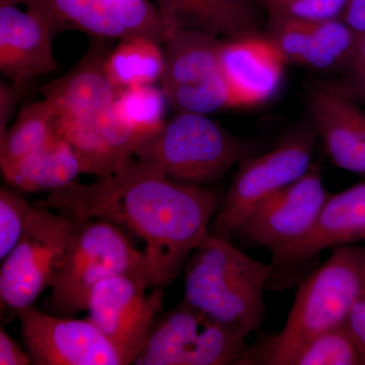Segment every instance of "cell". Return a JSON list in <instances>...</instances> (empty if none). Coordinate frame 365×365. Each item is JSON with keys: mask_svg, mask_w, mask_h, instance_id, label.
<instances>
[{"mask_svg": "<svg viewBox=\"0 0 365 365\" xmlns=\"http://www.w3.org/2000/svg\"><path fill=\"white\" fill-rule=\"evenodd\" d=\"M78 218L46 312L73 317L86 311L88 297L101 281L115 275L153 276L144 251L132 244L122 228L104 220Z\"/></svg>", "mask_w": 365, "mask_h": 365, "instance_id": "5", "label": "cell"}, {"mask_svg": "<svg viewBox=\"0 0 365 365\" xmlns=\"http://www.w3.org/2000/svg\"><path fill=\"white\" fill-rule=\"evenodd\" d=\"M223 197L215 189L173 181L153 165L129 158L111 176L72 182L33 205L104 220L145 242L153 287L169 285L208 234Z\"/></svg>", "mask_w": 365, "mask_h": 365, "instance_id": "1", "label": "cell"}, {"mask_svg": "<svg viewBox=\"0 0 365 365\" xmlns=\"http://www.w3.org/2000/svg\"><path fill=\"white\" fill-rule=\"evenodd\" d=\"M51 28L32 11L0 6V72L14 86L26 88L36 78L58 71L53 54Z\"/></svg>", "mask_w": 365, "mask_h": 365, "instance_id": "15", "label": "cell"}, {"mask_svg": "<svg viewBox=\"0 0 365 365\" xmlns=\"http://www.w3.org/2000/svg\"><path fill=\"white\" fill-rule=\"evenodd\" d=\"M361 357L348 327H336L306 343L288 365H359Z\"/></svg>", "mask_w": 365, "mask_h": 365, "instance_id": "26", "label": "cell"}, {"mask_svg": "<svg viewBox=\"0 0 365 365\" xmlns=\"http://www.w3.org/2000/svg\"><path fill=\"white\" fill-rule=\"evenodd\" d=\"M1 173L9 186L31 193H52L83 174L78 155L61 137Z\"/></svg>", "mask_w": 365, "mask_h": 365, "instance_id": "21", "label": "cell"}, {"mask_svg": "<svg viewBox=\"0 0 365 365\" xmlns=\"http://www.w3.org/2000/svg\"><path fill=\"white\" fill-rule=\"evenodd\" d=\"M93 39L76 66L41 91L56 114L57 130L100 116L114 105L119 93L105 68L111 50L105 39Z\"/></svg>", "mask_w": 365, "mask_h": 365, "instance_id": "14", "label": "cell"}, {"mask_svg": "<svg viewBox=\"0 0 365 365\" xmlns=\"http://www.w3.org/2000/svg\"><path fill=\"white\" fill-rule=\"evenodd\" d=\"M25 88L13 83H0V137L6 133L14 111L23 98Z\"/></svg>", "mask_w": 365, "mask_h": 365, "instance_id": "30", "label": "cell"}, {"mask_svg": "<svg viewBox=\"0 0 365 365\" xmlns=\"http://www.w3.org/2000/svg\"><path fill=\"white\" fill-rule=\"evenodd\" d=\"M331 86L353 100H360L365 104V69L351 74L344 83H332Z\"/></svg>", "mask_w": 365, "mask_h": 365, "instance_id": "33", "label": "cell"}, {"mask_svg": "<svg viewBox=\"0 0 365 365\" xmlns=\"http://www.w3.org/2000/svg\"><path fill=\"white\" fill-rule=\"evenodd\" d=\"M269 33L287 61L316 71L339 69L336 60L317 39L309 21L269 16Z\"/></svg>", "mask_w": 365, "mask_h": 365, "instance_id": "24", "label": "cell"}, {"mask_svg": "<svg viewBox=\"0 0 365 365\" xmlns=\"http://www.w3.org/2000/svg\"><path fill=\"white\" fill-rule=\"evenodd\" d=\"M309 110L332 162L348 172L365 174V112L356 101L333 86H322L309 95Z\"/></svg>", "mask_w": 365, "mask_h": 365, "instance_id": "18", "label": "cell"}, {"mask_svg": "<svg viewBox=\"0 0 365 365\" xmlns=\"http://www.w3.org/2000/svg\"><path fill=\"white\" fill-rule=\"evenodd\" d=\"M26 351L37 365H125L122 353L90 319L41 312L34 304L18 317Z\"/></svg>", "mask_w": 365, "mask_h": 365, "instance_id": "12", "label": "cell"}, {"mask_svg": "<svg viewBox=\"0 0 365 365\" xmlns=\"http://www.w3.org/2000/svg\"><path fill=\"white\" fill-rule=\"evenodd\" d=\"M341 19L354 32H365V0H347Z\"/></svg>", "mask_w": 365, "mask_h": 365, "instance_id": "32", "label": "cell"}, {"mask_svg": "<svg viewBox=\"0 0 365 365\" xmlns=\"http://www.w3.org/2000/svg\"><path fill=\"white\" fill-rule=\"evenodd\" d=\"M222 40L191 30L169 33L163 42L165 66L160 85L177 113L208 115L242 108L223 78Z\"/></svg>", "mask_w": 365, "mask_h": 365, "instance_id": "8", "label": "cell"}, {"mask_svg": "<svg viewBox=\"0 0 365 365\" xmlns=\"http://www.w3.org/2000/svg\"><path fill=\"white\" fill-rule=\"evenodd\" d=\"M346 325L359 347L361 364L365 365V287L353 304Z\"/></svg>", "mask_w": 365, "mask_h": 365, "instance_id": "29", "label": "cell"}, {"mask_svg": "<svg viewBox=\"0 0 365 365\" xmlns=\"http://www.w3.org/2000/svg\"><path fill=\"white\" fill-rule=\"evenodd\" d=\"M185 297L237 337L260 328L265 318L263 292L273 265L255 260L228 240L206 235L184 268Z\"/></svg>", "mask_w": 365, "mask_h": 365, "instance_id": "2", "label": "cell"}, {"mask_svg": "<svg viewBox=\"0 0 365 365\" xmlns=\"http://www.w3.org/2000/svg\"><path fill=\"white\" fill-rule=\"evenodd\" d=\"M0 364H33V360L28 351H24L21 346L4 331V328L0 329Z\"/></svg>", "mask_w": 365, "mask_h": 365, "instance_id": "31", "label": "cell"}, {"mask_svg": "<svg viewBox=\"0 0 365 365\" xmlns=\"http://www.w3.org/2000/svg\"><path fill=\"white\" fill-rule=\"evenodd\" d=\"M169 33L191 30L220 40L257 35L261 6L256 0H153Z\"/></svg>", "mask_w": 365, "mask_h": 365, "instance_id": "20", "label": "cell"}, {"mask_svg": "<svg viewBox=\"0 0 365 365\" xmlns=\"http://www.w3.org/2000/svg\"><path fill=\"white\" fill-rule=\"evenodd\" d=\"M58 134L73 148L83 174L97 179L117 172L145 137L118 114L115 103L100 116L61 127Z\"/></svg>", "mask_w": 365, "mask_h": 365, "instance_id": "19", "label": "cell"}, {"mask_svg": "<svg viewBox=\"0 0 365 365\" xmlns=\"http://www.w3.org/2000/svg\"><path fill=\"white\" fill-rule=\"evenodd\" d=\"M316 134L314 126L297 127L273 150L242 160L208 234L230 241L259 204L304 176L313 165Z\"/></svg>", "mask_w": 365, "mask_h": 365, "instance_id": "7", "label": "cell"}, {"mask_svg": "<svg viewBox=\"0 0 365 365\" xmlns=\"http://www.w3.org/2000/svg\"><path fill=\"white\" fill-rule=\"evenodd\" d=\"M74 216L33 205L24 234L2 261L0 307L2 319L19 317L51 287L78 225Z\"/></svg>", "mask_w": 365, "mask_h": 365, "instance_id": "6", "label": "cell"}, {"mask_svg": "<svg viewBox=\"0 0 365 365\" xmlns=\"http://www.w3.org/2000/svg\"><path fill=\"white\" fill-rule=\"evenodd\" d=\"M33 204L13 187L0 188V259L4 261L24 234Z\"/></svg>", "mask_w": 365, "mask_h": 365, "instance_id": "27", "label": "cell"}, {"mask_svg": "<svg viewBox=\"0 0 365 365\" xmlns=\"http://www.w3.org/2000/svg\"><path fill=\"white\" fill-rule=\"evenodd\" d=\"M365 241V181L330 195L304 237L273 255V271L313 260L329 249Z\"/></svg>", "mask_w": 365, "mask_h": 365, "instance_id": "17", "label": "cell"}, {"mask_svg": "<svg viewBox=\"0 0 365 365\" xmlns=\"http://www.w3.org/2000/svg\"><path fill=\"white\" fill-rule=\"evenodd\" d=\"M256 144L230 134L207 115L178 113L144 137L134 155L173 181L204 186L256 153Z\"/></svg>", "mask_w": 365, "mask_h": 365, "instance_id": "4", "label": "cell"}, {"mask_svg": "<svg viewBox=\"0 0 365 365\" xmlns=\"http://www.w3.org/2000/svg\"><path fill=\"white\" fill-rule=\"evenodd\" d=\"M365 287V247L343 246L300 285L278 335L248 348L237 364L288 365L319 334L344 325Z\"/></svg>", "mask_w": 365, "mask_h": 365, "instance_id": "3", "label": "cell"}, {"mask_svg": "<svg viewBox=\"0 0 365 365\" xmlns=\"http://www.w3.org/2000/svg\"><path fill=\"white\" fill-rule=\"evenodd\" d=\"M162 45L143 37L120 40L105 61L106 71L114 86L122 90L160 81L165 66Z\"/></svg>", "mask_w": 365, "mask_h": 365, "instance_id": "23", "label": "cell"}, {"mask_svg": "<svg viewBox=\"0 0 365 365\" xmlns=\"http://www.w3.org/2000/svg\"><path fill=\"white\" fill-rule=\"evenodd\" d=\"M167 106L169 103L163 88L153 85L122 88L115 101L118 114L144 136L162 126Z\"/></svg>", "mask_w": 365, "mask_h": 365, "instance_id": "25", "label": "cell"}, {"mask_svg": "<svg viewBox=\"0 0 365 365\" xmlns=\"http://www.w3.org/2000/svg\"><path fill=\"white\" fill-rule=\"evenodd\" d=\"M28 11L57 35L76 30L93 38H148L163 44L169 35L155 4L148 0H33Z\"/></svg>", "mask_w": 365, "mask_h": 365, "instance_id": "10", "label": "cell"}, {"mask_svg": "<svg viewBox=\"0 0 365 365\" xmlns=\"http://www.w3.org/2000/svg\"><path fill=\"white\" fill-rule=\"evenodd\" d=\"M153 287L150 278L115 275L98 282L88 300V319L133 364L143 349L157 314L162 311L163 292Z\"/></svg>", "mask_w": 365, "mask_h": 365, "instance_id": "11", "label": "cell"}, {"mask_svg": "<svg viewBox=\"0 0 365 365\" xmlns=\"http://www.w3.org/2000/svg\"><path fill=\"white\" fill-rule=\"evenodd\" d=\"M329 196L321 168L313 163L304 176L259 204L237 230L277 254L312 230Z\"/></svg>", "mask_w": 365, "mask_h": 365, "instance_id": "13", "label": "cell"}, {"mask_svg": "<svg viewBox=\"0 0 365 365\" xmlns=\"http://www.w3.org/2000/svg\"><path fill=\"white\" fill-rule=\"evenodd\" d=\"M365 69V32L359 34L357 39L356 46H355L354 52L348 64L346 71L349 76L364 71Z\"/></svg>", "mask_w": 365, "mask_h": 365, "instance_id": "34", "label": "cell"}, {"mask_svg": "<svg viewBox=\"0 0 365 365\" xmlns=\"http://www.w3.org/2000/svg\"><path fill=\"white\" fill-rule=\"evenodd\" d=\"M56 114L47 101L26 105L0 137L1 172L58 138Z\"/></svg>", "mask_w": 365, "mask_h": 365, "instance_id": "22", "label": "cell"}, {"mask_svg": "<svg viewBox=\"0 0 365 365\" xmlns=\"http://www.w3.org/2000/svg\"><path fill=\"white\" fill-rule=\"evenodd\" d=\"M33 0H0V6H18L25 4L26 7L32 4Z\"/></svg>", "mask_w": 365, "mask_h": 365, "instance_id": "35", "label": "cell"}, {"mask_svg": "<svg viewBox=\"0 0 365 365\" xmlns=\"http://www.w3.org/2000/svg\"><path fill=\"white\" fill-rule=\"evenodd\" d=\"M287 59L269 37L245 36L222 40L223 78L241 107L266 102L279 88Z\"/></svg>", "mask_w": 365, "mask_h": 365, "instance_id": "16", "label": "cell"}, {"mask_svg": "<svg viewBox=\"0 0 365 365\" xmlns=\"http://www.w3.org/2000/svg\"><path fill=\"white\" fill-rule=\"evenodd\" d=\"M271 18L321 21L341 18L347 0H256Z\"/></svg>", "mask_w": 365, "mask_h": 365, "instance_id": "28", "label": "cell"}, {"mask_svg": "<svg viewBox=\"0 0 365 365\" xmlns=\"http://www.w3.org/2000/svg\"><path fill=\"white\" fill-rule=\"evenodd\" d=\"M248 350L237 337L182 299L155 317L135 365L237 364Z\"/></svg>", "mask_w": 365, "mask_h": 365, "instance_id": "9", "label": "cell"}]
</instances>
